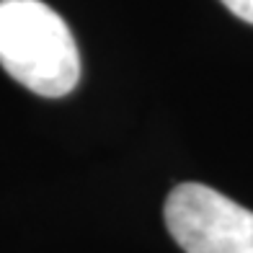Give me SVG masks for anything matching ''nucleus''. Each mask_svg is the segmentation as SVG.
Wrapping results in <instances>:
<instances>
[{
	"label": "nucleus",
	"mask_w": 253,
	"mask_h": 253,
	"mask_svg": "<svg viewBox=\"0 0 253 253\" xmlns=\"http://www.w3.org/2000/svg\"><path fill=\"white\" fill-rule=\"evenodd\" d=\"M0 65L44 98L67 96L80 80L73 31L42 0H0Z\"/></svg>",
	"instance_id": "nucleus-1"
},
{
	"label": "nucleus",
	"mask_w": 253,
	"mask_h": 253,
	"mask_svg": "<svg viewBox=\"0 0 253 253\" xmlns=\"http://www.w3.org/2000/svg\"><path fill=\"white\" fill-rule=\"evenodd\" d=\"M163 214L186 253H253V212L204 183H178Z\"/></svg>",
	"instance_id": "nucleus-2"
},
{
	"label": "nucleus",
	"mask_w": 253,
	"mask_h": 253,
	"mask_svg": "<svg viewBox=\"0 0 253 253\" xmlns=\"http://www.w3.org/2000/svg\"><path fill=\"white\" fill-rule=\"evenodd\" d=\"M220 3H222L233 16H238L240 21H248V24H253V0H220Z\"/></svg>",
	"instance_id": "nucleus-3"
}]
</instances>
